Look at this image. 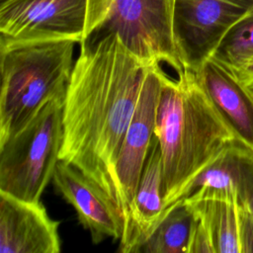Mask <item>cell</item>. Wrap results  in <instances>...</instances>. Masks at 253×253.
Returning <instances> with one entry per match:
<instances>
[{
  "label": "cell",
  "instance_id": "1",
  "mask_svg": "<svg viewBox=\"0 0 253 253\" xmlns=\"http://www.w3.org/2000/svg\"><path fill=\"white\" fill-rule=\"evenodd\" d=\"M154 64L133 54L117 35L91 33L80 42L64 98L59 159L79 169L119 209L116 162Z\"/></svg>",
  "mask_w": 253,
  "mask_h": 253
},
{
  "label": "cell",
  "instance_id": "2",
  "mask_svg": "<svg viewBox=\"0 0 253 253\" xmlns=\"http://www.w3.org/2000/svg\"><path fill=\"white\" fill-rule=\"evenodd\" d=\"M163 75L154 133L162 157V195L175 204L189 181L224 146L236 140L202 87L197 73L183 68Z\"/></svg>",
  "mask_w": 253,
  "mask_h": 253
},
{
  "label": "cell",
  "instance_id": "3",
  "mask_svg": "<svg viewBox=\"0 0 253 253\" xmlns=\"http://www.w3.org/2000/svg\"><path fill=\"white\" fill-rule=\"evenodd\" d=\"M76 43L46 40L0 46V144L24 128L46 103L65 98Z\"/></svg>",
  "mask_w": 253,
  "mask_h": 253
},
{
  "label": "cell",
  "instance_id": "4",
  "mask_svg": "<svg viewBox=\"0 0 253 253\" xmlns=\"http://www.w3.org/2000/svg\"><path fill=\"white\" fill-rule=\"evenodd\" d=\"M63 103V98L49 101L24 128L0 144V192L41 201L59 161Z\"/></svg>",
  "mask_w": 253,
  "mask_h": 253
},
{
  "label": "cell",
  "instance_id": "5",
  "mask_svg": "<svg viewBox=\"0 0 253 253\" xmlns=\"http://www.w3.org/2000/svg\"><path fill=\"white\" fill-rule=\"evenodd\" d=\"M113 0H1L0 46L72 40L83 42L107 18Z\"/></svg>",
  "mask_w": 253,
  "mask_h": 253
},
{
  "label": "cell",
  "instance_id": "6",
  "mask_svg": "<svg viewBox=\"0 0 253 253\" xmlns=\"http://www.w3.org/2000/svg\"><path fill=\"white\" fill-rule=\"evenodd\" d=\"M175 0H113L104 22L92 33L115 34L139 58L183 70L174 35Z\"/></svg>",
  "mask_w": 253,
  "mask_h": 253
},
{
  "label": "cell",
  "instance_id": "7",
  "mask_svg": "<svg viewBox=\"0 0 253 253\" xmlns=\"http://www.w3.org/2000/svg\"><path fill=\"white\" fill-rule=\"evenodd\" d=\"M253 0H175L173 35L183 68L197 72Z\"/></svg>",
  "mask_w": 253,
  "mask_h": 253
},
{
  "label": "cell",
  "instance_id": "8",
  "mask_svg": "<svg viewBox=\"0 0 253 253\" xmlns=\"http://www.w3.org/2000/svg\"><path fill=\"white\" fill-rule=\"evenodd\" d=\"M164 73L160 63L149 69L116 162L115 173L124 219L128 213L154 134Z\"/></svg>",
  "mask_w": 253,
  "mask_h": 253
},
{
  "label": "cell",
  "instance_id": "9",
  "mask_svg": "<svg viewBox=\"0 0 253 253\" xmlns=\"http://www.w3.org/2000/svg\"><path fill=\"white\" fill-rule=\"evenodd\" d=\"M51 182L55 192L74 208L94 244L122 238L125 219L120 209L79 169L59 159Z\"/></svg>",
  "mask_w": 253,
  "mask_h": 253
},
{
  "label": "cell",
  "instance_id": "10",
  "mask_svg": "<svg viewBox=\"0 0 253 253\" xmlns=\"http://www.w3.org/2000/svg\"><path fill=\"white\" fill-rule=\"evenodd\" d=\"M58 226L41 201L0 192V253H58Z\"/></svg>",
  "mask_w": 253,
  "mask_h": 253
},
{
  "label": "cell",
  "instance_id": "11",
  "mask_svg": "<svg viewBox=\"0 0 253 253\" xmlns=\"http://www.w3.org/2000/svg\"><path fill=\"white\" fill-rule=\"evenodd\" d=\"M195 193L225 197L245 207L253 194V149L238 140L228 143L189 181L177 202Z\"/></svg>",
  "mask_w": 253,
  "mask_h": 253
},
{
  "label": "cell",
  "instance_id": "12",
  "mask_svg": "<svg viewBox=\"0 0 253 253\" xmlns=\"http://www.w3.org/2000/svg\"><path fill=\"white\" fill-rule=\"evenodd\" d=\"M162 183L161 150L154 133L133 200L125 218L120 252L138 253L142 243L168 212L163 201Z\"/></svg>",
  "mask_w": 253,
  "mask_h": 253
},
{
  "label": "cell",
  "instance_id": "13",
  "mask_svg": "<svg viewBox=\"0 0 253 253\" xmlns=\"http://www.w3.org/2000/svg\"><path fill=\"white\" fill-rule=\"evenodd\" d=\"M196 73L236 140L253 149V89L210 58Z\"/></svg>",
  "mask_w": 253,
  "mask_h": 253
},
{
  "label": "cell",
  "instance_id": "14",
  "mask_svg": "<svg viewBox=\"0 0 253 253\" xmlns=\"http://www.w3.org/2000/svg\"><path fill=\"white\" fill-rule=\"evenodd\" d=\"M208 228L214 253H241L240 207L228 198L195 193L183 200Z\"/></svg>",
  "mask_w": 253,
  "mask_h": 253
},
{
  "label": "cell",
  "instance_id": "15",
  "mask_svg": "<svg viewBox=\"0 0 253 253\" xmlns=\"http://www.w3.org/2000/svg\"><path fill=\"white\" fill-rule=\"evenodd\" d=\"M168 212L138 249V253H188L197 221L184 201L166 208Z\"/></svg>",
  "mask_w": 253,
  "mask_h": 253
},
{
  "label": "cell",
  "instance_id": "16",
  "mask_svg": "<svg viewBox=\"0 0 253 253\" xmlns=\"http://www.w3.org/2000/svg\"><path fill=\"white\" fill-rule=\"evenodd\" d=\"M253 58V8L223 36L210 59L235 72Z\"/></svg>",
  "mask_w": 253,
  "mask_h": 253
},
{
  "label": "cell",
  "instance_id": "17",
  "mask_svg": "<svg viewBox=\"0 0 253 253\" xmlns=\"http://www.w3.org/2000/svg\"><path fill=\"white\" fill-rule=\"evenodd\" d=\"M188 253H214L210 232L198 217L190 240Z\"/></svg>",
  "mask_w": 253,
  "mask_h": 253
},
{
  "label": "cell",
  "instance_id": "18",
  "mask_svg": "<svg viewBox=\"0 0 253 253\" xmlns=\"http://www.w3.org/2000/svg\"><path fill=\"white\" fill-rule=\"evenodd\" d=\"M239 240L241 253L253 252V216L242 207H240Z\"/></svg>",
  "mask_w": 253,
  "mask_h": 253
},
{
  "label": "cell",
  "instance_id": "19",
  "mask_svg": "<svg viewBox=\"0 0 253 253\" xmlns=\"http://www.w3.org/2000/svg\"><path fill=\"white\" fill-rule=\"evenodd\" d=\"M245 85L253 89V58L244 66L233 72Z\"/></svg>",
  "mask_w": 253,
  "mask_h": 253
},
{
  "label": "cell",
  "instance_id": "20",
  "mask_svg": "<svg viewBox=\"0 0 253 253\" xmlns=\"http://www.w3.org/2000/svg\"><path fill=\"white\" fill-rule=\"evenodd\" d=\"M242 208H245V209L250 212V214L253 216V194H252L251 199H250L249 202L247 203V205H246L245 207H242Z\"/></svg>",
  "mask_w": 253,
  "mask_h": 253
}]
</instances>
